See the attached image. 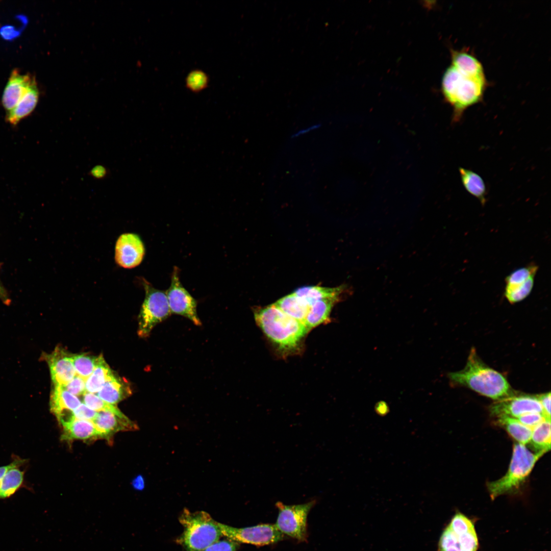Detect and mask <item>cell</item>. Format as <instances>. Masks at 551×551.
I'll use <instances>...</instances> for the list:
<instances>
[{
  "mask_svg": "<svg viewBox=\"0 0 551 551\" xmlns=\"http://www.w3.org/2000/svg\"><path fill=\"white\" fill-rule=\"evenodd\" d=\"M238 543L229 539L218 540L202 551H236Z\"/></svg>",
  "mask_w": 551,
  "mask_h": 551,
  "instance_id": "obj_36",
  "label": "cell"
},
{
  "mask_svg": "<svg viewBox=\"0 0 551 551\" xmlns=\"http://www.w3.org/2000/svg\"><path fill=\"white\" fill-rule=\"evenodd\" d=\"M0 299L4 302H8L7 293L0 281Z\"/></svg>",
  "mask_w": 551,
  "mask_h": 551,
  "instance_id": "obj_44",
  "label": "cell"
},
{
  "mask_svg": "<svg viewBox=\"0 0 551 551\" xmlns=\"http://www.w3.org/2000/svg\"><path fill=\"white\" fill-rule=\"evenodd\" d=\"M542 452L533 453L525 445H513L511 460L508 471L502 478L487 484L491 498L496 497L517 490L530 474L536 463L543 455Z\"/></svg>",
  "mask_w": 551,
  "mask_h": 551,
  "instance_id": "obj_5",
  "label": "cell"
},
{
  "mask_svg": "<svg viewBox=\"0 0 551 551\" xmlns=\"http://www.w3.org/2000/svg\"><path fill=\"white\" fill-rule=\"evenodd\" d=\"M543 410L544 415L550 419V393H545L536 395Z\"/></svg>",
  "mask_w": 551,
  "mask_h": 551,
  "instance_id": "obj_38",
  "label": "cell"
},
{
  "mask_svg": "<svg viewBox=\"0 0 551 551\" xmlns=\"http://www.w3.org/2000/svg\"><path fill=\"white\" fill-rule=\"evenodd\" d=\"M145 297L138 316V334L147 337L153 329L171 314L165 292L154 288L142 280Z\"/></svg>",
  "mask_w": 551,
  "mask_h": 551,
  "instance_id": "obj_7",
  "label": "cell"
},
{
  "mask_svg": "<svg viewBox=\"0 0 551 551\" xmlns=\"http://www.w3.org/2000/svg\"><path fill=\"white\" fill-rule=\"evenodd\" d=\"M315 504V500L293 505L277 502L276 507L278 510V516L275 525L283 535L299 541H306L308 536L307 517Z\"/></svg>",
  "mask_w": 551,
  "mask_h": 551,
  "instance_id": "obj_8",
  "label": "cell"
},
{
  "mask_svg": "<svg viewBox=\"0 0 551 551\" xmlns=\"http://www.w3.org/2000/svg\"><path fill=\"white\" fill-rule=\"evenodd\" d=\"M490 412L491 415L497 417L507 416L517 418L525 414L534 412L543 414L536 395H515L514 393L496 400L490 406Z\"/></svg>",
  "mask_w": 551,
  "mask_h": 551,
  "instance_id": "obj_11",
  "label": "cell"
},
{
  "mask_svg": "<svg viewBox=\"0 0 551 551\" xmlns=\"http://www.w3.org/2000/svg\"><path fill=\"white\" fill-rule=\"evenodd\" d=\"M448 377L454 383L465 386L496 400L514 393L506 378L486 365L474 348L470 350L465 367L449 373Z\"/></svg>",
  "mask_w": 551,
  "mask_h": 551,
  "instance_id": "obj_1",
  "label": "cell"
},
{
  "mask_svg": "<svg viewBox=\"0 0 551 551\" xmlns=\"http://www.w3.org/2000/svg\"><path fill=\"white\" fill-rule=\"evenodd\" d=\"M144 253V246L140 237L136 234L126 233L117 240L115 259L120 266L132 268L140 264Z\"/></svg>",
  "mask_w": 551,
  "mask_h": 551,
  "instance_id": "obj_13",
  "label": "cell"
},
{
  "mask_svg": "<svg viewBox=\"0 0 551 551\" xmlns=\"http://www.w3.org/2000/svg\"><path fill=\"white\" fill-rule=\"evenodd\" d=\"M62 387L75 396L81 395L86 392L85 380L76 375L70 381Z\"/></svg>",
  "mask_w": 551,
  "mask_h": 551,
  "instance_id": "obj_34",
  "label": "cell"
},
{
  "mask_svg": "<svg viewBox=\"0 0 551 551\" xmlns=\"http://www.w3.org/2000/svg\"><path fill=\"white\" fill-rule=\"evenodd\" d=\"M72 355L61 346L56 347L51 353L42 355L48 366L54 386H63L76 375Z\"/></svg>",
  "mask_w": 551,
  "mask_h": 551,
  "instance_id": "obj_12",
  "label": "cell"
},
{
  "mask_svg": "<svg viewBox=\"0 0 551 551\" xmlns=\"http://www.w3.org/2000/svg\"><path fill=\"white\" fill-rule=\"evenodd\" d=\"M72 360L76 375L86 380L95 369L98 356L86 353L72 354Z\"/></svg>",
  "mask_w": 551,
  "mask_h": 551,
  "instance_id": "obj_29",
  "label": "cell"
},
{
  "mask_svg": "<svg viewBox=\"0 0 551 551\" xmlns=\"http://www.w3.org/2000/svg\"><path fill=\"white\" fill-rule=\"evenodd\" d=\"M258 325L279 349H294L308 332L300 321L288 316L274 304L254 311Z\"/></svg>",
  "mask_w": 551,
  "mask_h": 551,
  "instance_id": "obj_3",
  "label": "cell"
},
{
  "mask_svg": "<svg viewBox=\"0 0 551 551\" xmlns=\"http://www.w3.org/2000/svg\"><path fill=\"white\" fill-rule=\"evenodd\" d=\"M0 34L4 38L9 40L16 37L19 32L15 30L13 27L6 26L1 29Z\"/></svg>",
  "mask_w": 551,
  "mask_h": 551,
  "instance_id": "obj_41",
  "label": "cell"
},
{
  "mask_svg": "<svg viewBox=\"0 0 551 551\" xmlns=\"http://www.w3.org/2000/svg\"><path fill=\"white\" fill-rule=\"evenodd\" d=\"M24 472L19 467L9 470L2 479L0 485V498H5L13 494L23 483Z\"/></svg>",
  "mask_w": 551,
  "mask_h": 551,
  "instance_id": "obj_28",
  "label": "cell"
},
{
  "mask_svg": "<svg viewBox=\"0 0 551 551\" xmlns=\"http://www.w3.org/2000/svg\"><path fill=\"white\" fill-rule=\"evenodd\" d=\"M340 297H331L319 300L309 307L304 325L308 331L325 322L329 319L334 304Z\"/></svg>",
  "mask_w": 551,
  "mask_h": 551,
  "instance_id": "obj_19",
  "label": "cell"
},
{
  "mask_svg": "<svg viewBox=\"0 0 551 551\" xmlns=\"http://www.w3.org/2000/svg\"><path fill=\"white\" fill-rule=\"evenodd\" d=\"M459 172L464 188L470 194L477 198L482 205L486 202L487 189L483 178L473 171L460 167Z\"/></svg>",
  "mask_w": 551,
  "mask_h": 551,
  "instance_id": "obj_22",
  "label": "cell"
},
{
  "mask_svg": "<svg viewBox=\"0 0 551 551\" xmlns=\"http://www.w3.org/2000/svg\"><path fill=\"white\" fill-rule=\"evenodd\" d=\"M515 418L523 425L532 429L545 419H548L543 414L537 412L525 414Z\"/></svg>",
  "mask_w": 551,
  "mask_h": 551,
  "instance_id": "obj_35",
  "label": "cell"
},
{
  "mask_svg": "<svg viewBox=\"0 0 551 551\" xmlns=\"http://www.w3.org/2000/svg\"><path fill=\"white\" fill-rule=\"evenodd\" d=\"M497 423L518 443L526 444L530 443L532 429L520 423L516 418L507 416L497 417Z\"/></svg>",
  "mask_w": 551,
  "mask_h": 551,
  "instance_id": "obj_26",
  "label": "cell"
},
{
  "mask_svg": "<svg viewBox=\"0 0 551 551\" xmlns=\"http://www.w3.org/2000/svg\"><path fill=\"white\" fill-rule=\"evenodd\" d=\"M127 381L115 375L107 382L97 392V396L105 402L115 405L131 394Z\"/></svg>",
  "mask_w": 551,
  "mask_h": 551,
  "instance_id": "obj_20",
  "label": "cell"
},
{
  "mask_svg": "<svg viewBox=\"0 0 551 551\" xmlns=\"http://www.w3.org/2000/svg\"><path fill=\"white\" fill-rule=\"evenodd\" d=\"M92 422L106 438L118 432L138 429L137 425L126 415H118L110 412H98Z\"/></svg>",
  "mask_w": 551,
  "mask_h": 551,
  "instance_id": "obj_16",
  "label": "cell"
},
{
  "mask_svg": "<svg viewBox=\"0 0 551 551\" xmlns=\"http://www.w3.org/2000/svg\"><path fill=\"white\" fill-rule=\"evenodd\" d=\"M166 293L171 313L184 316L195 325H201L202 322L197 314L196 302L182 286L179 278V269L177 267H174L171 285Z\"/></svg>",
  "mask_w": 551,
  "mask_h": 551,
  "instance_id": "obj_10",
  "label": "cell"
},
{
  "mask_svg": "<svg viewBox=\"0 0 551 551\" xmlns=\"http://www.w3.org/2000/svg\"><path fill=\"white\" fill-rule=\"evenodd\" d=\"M49 399L51 411L58 421L65 417L66 412L71 413L81 404L76 396L60 386H53Z\"/></svg>",
  "mask_w": 551,
  "mask_h": 551,
  "instance_id": "obj_17",
  "label": "cell"
},
{
  "mask_svg": "<svg viewBox=\"0 0 551 551\" xmlns=\"http://www.w3.org/2000/svg\"><path fill=\"white\" fill-rule=\"evenodd\" d=\"M132 484L134 488L138 490H142L145 486L144 478L140 475L135 477L133 479Z\"/></svg>",
  "mask_w": 551,
  "mask_h": 551,
  "instance_id": "obj_43",
  "label": "cell"
},
{
  "mask_svg": "<svg viewBox=\"0 0 551 551\" xmlns=\"http://www.w3.org/2000/svg\"><path fill=\"white\" fill-rule=\"evenodd\" d=\"M184 530L177 542L183 551H202L222 536L218 522L207 512H191L185 508L179 517Z\"/></svg>",
  "mask_w": 551,
  "mask_h": 551,
  "instance_id": "obj_4",
  "label": "cell"
},
{
  "mask_svg": "<svg viewBox=\"0 0 551 551\" xmlns=\"http://www.w3.org/2000/svg\"><path fill=\"white\" fill-rule=\"evenodd\" d=\"M209 76L199 69L191 70L185 78L186 87L193 93H199L206 89L209 84Z\"/></svg>",
  "mask_w": 551,
  "mask_h": 551,
  "instance_id": "obj_31",
  "label": "cell"
},
{
  "mask_svg": "<svg viewBox=\"0 0 551 551\" xmlns=\"http://www.w3.org/2000/svg\"><path fill=\"white\" fill-rule=\"evenodd\" d=\"M89 174L94 179L101 180L106 178L108 175V171L105 167L98 165L91 169Z\"/></svg>",
  "mask_w": 551,
  "mask_h": 551,
  "instance_id": "obj_39",
  "label": "cell"
},
{
  "mask_svg": "<svg viewBox=\"0 0 551 551\" xmlns=\"http://www.w3.org/2000/svg\"><path fill=\"white\" fill-rule=\"evenodd\" d=\"M222 535L237 543L263 546L278 542L284 538L274 524H260L245 528H234L218 522Z\"/></svg>",
  "mask_w": 551,
  "mask_h": 551,
  "instance_id": "obj_9",
  "label": "cell"
},
{
  "mask_svg": "<svg viewBox=\"0 0 551 551\" xmlns=\"http://www.w3.org/2000/svg\"><path fill=\"white\" fill-rule=\"evenodd\" d=\"M116 375L105 361L102 355L98 356L97 365L91 375L85 380V391L98 392L104 385Z\"/></svg>",
  "mask_w": 551,
  "mask_h": 551,
  "instance_id": "obj_23",
  "label": "cell"
},
{
  "mask_svg": "<svg viewBox=\"0 0 551 551\" xmlns=\"http://www.w3.org/2000/svg\"><path fill=\"white\" fill-rule=\"evenodd\" d=\"M535 278L530 279L524 285L511 289L505 288L504 294L511 304H515L522 301L531 293L534 285Z\"/></svg>",
  "mask_w": 551,
  "mask_h": 551,
  "instance_id": "obj_33",
  "label": "cell"
},
{
  "mask_svg": "<svg viewBox=\"0 0 551 551\" xmlns=\"http://www.w3.org/2000/svg\"><path fill=\"white\" fill-rule=\"evenodd\" d=\"M59 422L63 429L62 439L86 440L106 438L105 434L91 421L78 419L72 415L69 419Z\"/></svg>",
  "mask_w": 551,
  "mask_h": 551,
  "instance_id": "obj_14",
  "label": "cell"
},
{
  "mask_svg": "<svg viewBox=\"0 0 551 551\" xmlns=\"http://www.w3.org/2000/svg\"><path fill=\"white\" fill-rule=\"evenodd\" d=\"M438 548L439 551H478L479 539L473 521L456 513L442 532Z\"/></svg>",
  "mask_w": 551,
  "mask_h": 551,
  "instance_id": "obj_6",
  "label": "cell"
},
{
  "mask_svg": "<svg viewBox=\"0 0 551 551\" xmlns=\"http://www.w3.org/2000/svg\"><path fill=\"white\" fill-rule=\"evenodd\" d=\"M39 95V90L34 79L28 91L15 107L8 113V122L12 125H16L21 120L31 114L37 105Z\"/></svg>",
  "mask_w": 551,
  "mask_h": 551,
  "instance_id": "obj_18",
  "label": "cell"
},
{
  "mask_svg": "<svg viewBox=\"0 0 551 551\" xmlns=\"http://www.w3.org/2000/svg\"><path fill=\"white\" fill-rule=\"evenodd\" d=\"M34 78L29 74H22L17 70H13L4 89L2 103L8 111L12 110L28 91Z\"/></svg>",
  "mask_w": 551,
  "mask_h": 551,
  "instance_id": "obj_15",
  "label": "cell"
},
{
  "mask_svg": "<svg viewBox=\"0 0 551 551\" xmlns=\"http://www.w3.org/2000/svg\"><path fill=\"white\" fill-rule=\"evenodd\" d=\"M345 290V287L343 286L335 288L309 286L300 287L293 293L310 307L315 302L320 299L331 297H340Z\"/></svg>",
  "mask_w": 551,
  "mask_h": 551,
  "instance_id": "obj_21",
  "label": "cell"
},
{
  "mask_svg": "<svg viewBox=\"0 0 551 551\" xmlns=\"http://www.w3.org/2000/svg\"><path fill=\"white\" fill-rule=\"evenodd\" d=\"M274 304L285 314L304 324L309 306L293 293L280 298Z\"/></svg>",
  "mask_w": 551,
  "mask_h": 551,
  "instance_id": "obj_25",
  "label": "cell"
},
{
  "mask_svg": "<svg viewBox=\"0 0 551 551\" xmlns=\"http://www.w3.org/2000/svg\"><path fill=\"white\" fill-rule=\"evenodd\" d=\"M486 86L485 76L466 73L450 64L443 76L441 89L453 108L454 122L460 121L467 109L482 101Z\"/></svg>",
  "mask_w": 551,
  "mask_h": 551,
  "instance_id": "obj_2",
  "label": "cell"
},
{
  "mask_svg": "<svg viewBox=\"0 0 551 551\" xmlns=\"http://www.w3.org/2000/svg\"><path fill=\"white\" fill-rule=\"evenodd\" d=\"M321 126V123H318L313 124L311 125L310 126H309L308 127L299 130L298 131L295 132L292 135L291 138H294L299 137L300 136H302V135H303L304 134L308 133H309V132H311V131H312L313 130H317V129H319V128H320Z\"/></svg>",
  "mask_w": 551,
  "mask_h": 551,
  "instance_id": "obj_42",
  "label": "cell"
},
{
  "mask_svg": "<svg viewBox=\"0 0 551 551\" xmlns=\"http://www.w3.org/2000/svg\"><path fill=\"white\" fill-rule=\"evenodd\" d=\"M97 414L84 403H82L72 412V416L76 419L92 421Z\"/></svg>",
  "mask_w": 551,
  "mask_h": 551,
  "instance_id": "obj_37",
  "label": "cell"
},
{
  "mask_svg": "<svg viewBox=\"0 0 551 551\" xmlns=\"http://www.w3.org/2000/svg\"><path fill=\"white\" fill-rule=\"evenodd\" d=\"M24 461V460L17 459L9 465L0 467V485L2 479L9 470L13 468L19 467L23 464Z\"/></svg>",
  "mask_w": 551,
  "mask_h": 551,
  "instance_id": "obj_40",
  "label": "cell"
},
{
  "mask_svg": "<svg viewBox=\"0 0 551 551\" xmlns=\"http://www.w3.org/2000/svg\"><path fill=\"white\" fill-rule=\"evenodd\" d=\"M83 400L85 405L96 412L107 411L118 415H124L115 405L105 402L94 393L85 392Z\"/></svg>",
  "mask_w": 551,
  "mask_h": 551,
  "instance_id": "obj_32",
  "label": "cell"
},
{
  "mask_svg": "<svg viewBox=\"0 0 551 551\" xmlns=\"http://www.w3.org/2000/svg\"><path fill=\"white\" fill-rule=\"evenodd\" d=\"M538 266L534 264L517 269L505 279V288H513L524 284L530 279L535 278Z\"/></svg>",
  "mask_w": 551,
  "mask_h": 551,
  "instance_id": "obj_30",
  "label": "cell"
},
{
  "mask_svg": "<svg viewBox=\"0 0 551 551\" xmlns=\"http://www.w3.org/2000/svg\"><path fill=\"white\" fill-rule=\"evenodd\" d=\"M451 65L458 70L474 76H484L482 63L472 54L463 51L452 50Z\"/></svg>",
  "mask_w": 551,
  "mask_h": 551,
  "instance_id": "obj_24",
  "label": "cell"
},
{
  "mask_svg": "<svg viewBox=\"0 0 551 551\" xmlns=\"http://www.w3.org/2000/svg\"><path fill=\"white\" fill-rule=\"evenodd\" d=\"M550 419H545L532 429L530 443L536 452L544 454L550 449Z\"/></svg>",
  "mask_w": 551,
  "mask_h": 551,
  "instance_id": "obj_27",
  "label": "cell"
}]
</instances>
